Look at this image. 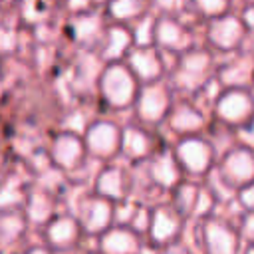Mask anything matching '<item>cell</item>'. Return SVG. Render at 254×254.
Listing matches in <instances>:
<instances>
[{"label":"cell","mask_w":254,"mask_h":254,"mask_svg":"<svg viewBox=\"0 0 254 254\" xmlns=\"http://www.w3.org/2000/svg\"><path fill=\"white\" fill-rule=\"evenodd\" d=\"M137 83H139L137 75L131 71L127 64H121V62H111L99 71V77H97L99 93L105 99V103L113 109H123L135 103L139 93Z\"/></svg>","instance_id":"cell-1"},{"label":"cell","mask_w":254,"mask_h":254,"mask_svg":"<svg viewBox=\"0 0 254 254\" xmlns=\"http://www.w3.org/2000/svg\"><path fill=\"white\" fill-rule=\"evenodd\" d=\"M212 58L206 50H194L179 56V62L173 69V85L183 91H198L202 89L210 79Z\"/></svg>","instance_id":"cell-2"},{"label":"cell","mask_w":254,"mask_h":254,"mask_svg":"<svg viewBox=\"0 0 254 254\" xmlns=\"http://www.w3.org/2000/svg\"><path fill=\"white\" fill-rule=\"evenodd\" d=\"M181 169L192 177H202L212 169L214 163V149L208 139L200 135H187L181 137L173 149Z\"/></svg>","instance_id":"cell-3"},{"label":"cell","mask_w":254,"mask_h":254,"mask_svg":"<svg viewBox=\"0 0 254 254\" xmlns=\"http://www.w3.org/2000/svg\"><path fill=\"white\" fill-rule=\"evenodd\" d=\"M216 175L222 185L228 189H242L254 181V151L238 145L234 149H228L222 159L218 161Z\"/></svg>","instance_id":"cell-4"},{"label":"cell","mask_w":254,"mask_h":254,"mask_svg":"<svg viewBox=\"0 0 254 254\" xmlns=\"http://www.w3.org/2000/svg\"><path fill=\"white\" fill-rule=\"evenodd\" d=\"M214 111L222 123L240 127L254 117V95L248 87H224L214 101Z\"/></svg>","instance_id":"cell-5"},{"label":"cell","mask_w":254,"mask_h":254,"mask_svg":"<svg viewBox=\"0 0 254 254\" xmlns=\"http://www.w3.org/2000/svg\"><path fill=\"white\" fill-rule=\"evenodd\" d=\"M240 238V230H236L230 222L216 216H206L200 226L204 254H238Z\"/></svg>","instance_id":"cell-6"},{"label":"cell","mask_w":254,"mask_h":254,"mask_svg":"<svg viewBox=\"0 0 254 254\" xmlns=\"http://www.w3.org/2000/svg\"><path fill=\"white\" fill-rule=\"evenodd\" d=\"M173 107V95H171V89L159 81H153V83H145L139 93H137V99H135V111H137V117L143 121V123H159L163 119H167L169 111Z\"/></svg>","instance_id":"cell-7"},{"label":"cell","mask_w":254,"mask_h":254,"mask_svg":"<svg viewBox=\"0 0 254 254\" xmlns=\"http://www.w3.org/2000/svg\"><path fill=\"white\" fill-rule=\"evenodd\" d=\"M75 218L79 220L83 232L103 234L107 228H111V224L115 220L113 200H109V198H105L97 192L91 194V196H83L77 202Z\"/></svg>","instance_id":"cell-8"},{"label":"cell","mask_w":254,"mask_h":254,"mask_svg":"<svg viewBox=\"0 0 254 254\" xmlns=\"http://www.w3.org/2000/svg\"><path fill=\"white\" fill-rule=\"evenodd\" d=\"M83 141H85L89 155L97 159H111L121 151L123 129L113 121L99 119V121H93L85 129Z\"/></svg>","instance_id":"cell-9"},{"label":"cell","mask_w":254,"mask_h":254,"mask_svg":"<svg viewBox=\"0 0 254 254\" xmlns=\"http://www.w3.org/2000/svg\"><path fill=\"white\" fill-rule=\"evenodd\" d=\"M246 30L248 26L244 18L226 12L222 16L210 18L206 26V40L210 46H214L220 52H234L244 42Z\"/></svg>","instance_id":"cell-10"},{"label":"cell","mask_w":254,"mask_h":254,"mask_svg":"<svg viewBox=\"0 0 254 254\" xmlns=\"http://www.w3.org/2000/svg\"><path fill=\"white\" fill-rule=\"evenodd\" d=\"M85 153H87L85 141L75 131H64V133L56 135L50 145V151H48L52 163L65 171L77 169L83 163Z\"/></svg>","instance_id":"cell-11"},{"label":"cell","mask_w":254,"mask_h":254,"mask_svg":"<svg viewBox=\"0 0 254 254\" xmlns=\"http://www.w3.org/2000/svg\"><path fill=\"white\" fill-rule=\"evenodd\" d=\"M155 44L171 54H185L192 48V34L187 30L175 16H161L157 18V28H155Z\"/></svg>","instance_id":"cell-12"},{"label":"cell","mask_w":254,"mask_h":254,"mask_svg":"<svg viewBox=\"0 0 254 254\" xmlns=\"http://www.w3.org/2000/svg\"><path fill=\"white\" fill-rule=\"evenodd\" d=\"M183 228V214L175 206H159L151 210L149 236L159 248L173 244Z\"/></svg>","instance_id":"cell-13"},{"label":"cell","mask_w":254,"mask_h":254,"mask_svg":"<svg viewBox=\"0 0 254 254\" xmlns=\"http://www.w3.org/2000/svg\"><path fill=\"white\" fill-rule=\"evenodd\" d=\"M83 228L75 216H54L44 230L48 248L54 250H69L79 242Z\"/></svg>","instance_id":"cell-14"},{"label":"cell","mask_w":254,"mask_h":254,"mask_svg":"<svg viewBox=\"0 0 254 254\" xmlns=\"http://www.w3.org/2000/svg\"><path fill=\"white\" fill-rule=\"evenodd\" d=\"M127 65L137 75V79L143 83L159 81V77L163 75V60H161L159 52L153 50L151 46H147V48L135 46L127 56Z\"/></svg>","instance_id":"cell-15"},{"label":"cell","mask_w":254,"mask_h":254,"mask_svg":"<svg viewBox=\"0 0 254 254\" xmlns=\"http://www.w3.org/2000/svg\"><path fill=\"white\" fill-rule=\"evenodd\" d=\"M99 248L103 254H139L141 250L139 232L127 224L111 226L101 234Z\"/></svg>","instance_id":"cell-16"},{"label":"cell","mask_w":254,"mask_h":254,"mask_svg":"<svg viewBox=\"0 0 254 254\" xmlns=\"http://www.w3.org/2000/svg\"><path fill=\"white\" fill-rule=\"evenodd\" d=\"M93 189L97 194L113 200V202H123L129 192V183H127V173L117 167V165H107L101 169L93 181Z\"/></svg>","instance_id":"cell-17"},{"label":"cell","mask_w":254,"mask_h":254,"mask_svg":"<svg viewBox=\"0 0 254 254\" xmlns=\"http://www.w3.org/2000/svg\"><path fill=\"white\" fill-rule=\"evenodd\" d=\"M167 123L171 127V131H175L179 137H187V135H200V131L204 129V117L202 113L183 101V103H173L169 115H167Z\"/></svg>","instance_id":"cell-18"},{"label":"cell","mask_w":254,"mask_h":254,"mask_svg":"<svg viewBox=\"0 0 254 254\" xmlns=\"http://www.w3.org/2000/svg\"><path fill=\"white\" fill-rule=\"evenodd\" d=\"M135 42H133V32L127 30L125 26H121L119 22L113 24L111 28H107L105 36H103V50H101V58L107 62H119L121 58L129 56V52L133 50Z\"/></svg>","instance_id":"cell-19"},{"label":"cell","mask_w":254,"mask_h":254,"mask_svg":"<svg viewBox=\"0 0 254 254\" xmlns=\"http://www.w3.org/2000/svg\"><path fill=\"white\" fill-rule=\"evenodd\" d=\"M181 171L183 169L173 151H163V153L155 155V159L151 161V167H149L153 183L161 189H175L181 183L179 181Z\"/></svg>","instance_id":"cell-20"},{"label":"cell","mask_w":254,"mask_h":254,"mask_svg":"<svg viewBox=\"0 0 254 254\" xmlns=\"http://www.w3.org/2000/svg\"><path fill=\"white\" fill-rule=\"evenodd\" d=\"M222 87H248L254 83V58L240 56L218 69Z\"/></svg>","instance_id":"cell-21"},{"label":"cell","mask_w":254,"mask_h":254,"mask_svg":"<svg viewBox=\"0 0 254 254\" xmlns=\"http://www.w3.org/2000/svg\"><path fill=\"white\" fill-rule=\"evenodd\" d=\"M153 151V139L147 131H143L137 125H129L123 129V141H121V153L131 161L147 159Z\"/></svg>","instance_id":"cell-22"},{"label":"cell","mask_w":254,"mask_h":254,"mask_svg":"<svg viewBox=\"0 0 254 254\" xmlns=\"http://www.w3.org/2000/svg\"><path fill=\"white\" fill-rule=\"evenodd\" d=\"M26 218L34 224H48L54 218V200L46 190H34L26 198Z\"/></svg>","instance_id":"cell-23"},{"label":"cell","mask_w":254,"mask_h":254,"mask_svg":"<svg viewBox=\"0 0 254 254\" xmlns=\"http://www.w3.org/2000/svg\"><path fill=\"white\" fill-rule=\"evenodd\" d=\"M145 6L147 0H107V12L119 24L139 20L141 16H145Z\"/></svg>","instance_id":"cell-24"},{"label":"cell","mask_w":254,"mask_h":254,"mask_svg":"<svg viewBox=\"0 0 254 254\" xmlns=\"http://www.w3.org/2000/svg\"><path fill=\"white\" fill-rule=\"evenodd\" d=\"M198 196H200V189L196 185H189V183H179L175 187V198H173V206L183 214V216H189V214H194V208H196V202H198Z\"/></svg>","instance_id":"cell-25"},{"label":"cell","mask_w":254,"mask_h":254,"mask_svg":"<svg viewBox=\"0 0 254 254\" xmlns=\"http://www.w3.org/2000/svg\"><path fill=\"white\" fill-rule=\"evenodd\" d=\"M0 228H2V242H4V246H8L10 242L18 240V238L24 234L26 216L20 214V212H16V210H6V212L2 214Z\"/></svg>","instance_id":"cell-26"},{"label":"cell","mask_w":254,"mask_h":254,"mask_svg":"<svg viewBox=\"0 0 254 254\" xmlns=\"http://www.w3.org/2000/svg\"><path fill=\"white\" fill-rule=\"evenodd\" d=\"M75 28V36L81 42H97L99 34H101V22L97 16L87 14V16H79V20H75L73 24Z\"/></svg>","instance_id":"cell-27"},{"label":"cell","mask_w":254,"mask_h":254,"mask_svg":"<svg viewBox=\"0 0 254 254\" xmlns=\"http://www.w3.org/2000/svg\"><path fill=\"white\" fill-rule=\"evenodd\" d=\"M155 28H157V18H153L151 14H145L143 18H139V22L133 28V42L139 48H147L155 42Z\"/></svg>","instance_id":"cell-28"},{"label":"cell","mask_w":254,"mask_h":254,"mask_svg":"<svg viewBox=\"0 0 254 254\" xmlns=\"http://www.w3.org/2000/svg\"><path fill=\"white\" fill-rule=\"evenodd\" d=\"M196 10L206 18H216L228 12L230 0H192Z\"/></svg>","instance_id":"cell-29"},{"label":"cell","mask_w":254,"mask_h":254,"mask_svg":"<svg viewBox=\"0 0 254 254\" xmlns=\"http://www.w3.org/2000/svg\"><path fill=\"white\" fill-rule=\"evenodd\" d=\"M236 139H238L240 145L254 151V117L250 121H246L244 125L236 127Z\"/></svg>","instance_id":"cell-30"},{"label":"cell","mask_w":254,"mask_h":254,"mask_svg":"<svg viewBox=\"0 0 254 254\" xmlns=\"http://www.w3.org/2000/svg\"><path fill=\"white\" fill-rule=\"evenodd\" d=\"M155 4V8H159L161 12L173 16L177 12H181L185 6H187V0H151Z\"/></svg>","instance_id":"cell-31"},{"label":"cell","mask_w":254,"mask_h":254,"mask_svg":"<svg viewBox=\"0 0 254 254\" xmlns=\"http://www.w3.org/2000/svg\"><path fill=\"white\" fill-rule=\"evenodd\" d=\"M240 236L250 244L254 242V210H246L242 222H240Z\"/></svg>","instance_id":"cell-32"},{"label":"cell","mask_w":254,"mask_h":254,"mask_svg":"<svg viewBox=\"0 0 254 254\" xmlns=\"http://www.w3.org/2000/svg\"><path fill=\"white\" fill-rule=\"evenodd\" d=\"M236 198H238V202H240L246 210H254V181H252L250 185L238 189Z\"/></svg>","instance_id":"cell-33"},{"label":"cell","mask_w":254,"mask_h":254,"mask_svg":"<svg viewBox=\"0 0 254 254\" xmlns=\"http://www.w3.org/2000/svg\"><path fill=\"white\" fill-rule=\"evenodd\" d=\"M159 254H187V252H185V248H181V244L173 242V244L163 246V250H161Z\"/></svg>","instance_id":"cell-34"},{"label":"cell","mask_w":254,"mask_h":254,"mask_svg":"<svg viewBox=\"0 0 254 254\" xmlns=\"http://www.w3.org/2000/svg\"><path fill=\"white\" fill-rule=\"evenodd\" d=\"M244 22H246V26H248V30H254V6L252 8H248L246 12H244Z\"/></svg>","instance_id":"cell-35"},{"label":"cell","mask_w":254,"mask_h":254,"mask_svg":"<svg viewBox=\"0 0 254 254\" xmlns=\"http://www.w3.org/2000/svg\"><path fill=\"white\" fill-rule=\"evenodd\" d=\"M28 254H52L48 248H42V246H36V248H32Z\"/></svg>","instance_id":"cell-36"},{"label":"cell","mask_w":254,"mask_h":254,"mask_svg":"<svg viewBox=\"0 0 254 254\" xmlns=\"http://www.w3.org/2000/svg\"><path fill=\"white\" fill-rule=\"evenodd\" d=\"M242 254H254V242H250V244H248V248H246Z\"/></svg>","instance_id":"cell-37"}]
</instances>
